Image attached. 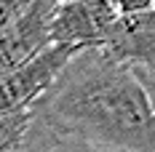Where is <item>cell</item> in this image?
Listing matches in <instances>:
<instances>
[{
	"label": "cell",
	"instance_id": "cell-7",
	"mask_svg": "<svg viewBox=\"0 0 155 152\" xmlns=\"http://www.w3.org/2000/svg\"><path fill=\"white\" fill-rule=\"evenodd\" d=\"M32 120H35V107L24 112L0 115V152H24Z\"/></svg>",
	"mask_w": 155,
	"mask_h": 152
},
{
	"label": "cell",
	"instance_id": "cell-3",
	"mask_svg": "<svg viewBox=\"0 0 155 152\" xmlns=\"http://www.w3.org/2000/svg\"><path fill=\"white\" fill-rule=\"evenodd\" d=\"M120 19L110 0H70L56 5L51 21V43L72 48H102Z\"/></svg>",
	"mask_w": 155,
	"mask_h": 152
},
{
	"label": "cell",
	"instance_id": "cell-5",
	"mask_svg": "<svg viewBox=\"0 0 155 152\" xmlns=\"http://www.w3.org/2000/svg\"><path fill=\"white\" fill-rule=\"evenodd\" d=\"M102 51L137 75L155 77V8L120 16L107 35Z\"/></svg>",
	"mask_w": 155,
	"mask_h": 152
},
{
	"label": "cell",
	"instance_id": "cell-9",
	"mask_svg": "<svg viewBox=\"0 0 155 152\" xmlns=\"http://www.w3.org/2000/svg\"><path fill=\"white\" fill-rule=\"evenodd\" d=\"M120 16H131V14H142V11H153L155 0H110Z\"/></svg>",
	"mask_w": 155,
	"mask_h": 152
},
{
	"label": "cell",
	"instance_id": "cell-4",
	"mask_svg": "<svg viewBox=\"0 0 155 152\" xmlns=\"http://www.w3.org/2000/svg\"><path fill=\"white\" fill-rule=\"evenodd\" d=\"M54 0H32V5L0 35V80L24 67L51 43V21L56 14Z\"/></svg>",
	"mask_w": 155,
	"mask_h": 152
},
{
	"label": "cell",
	"instance_id": "cell-10",
	"mask_svg": "<svg viewBox=\"0 0 155 152\" xmlns=\"http://www.w3.org/2000/svg\"><path fill=\"white\" fill-rule=\"evenodd\" d=\"M54 3H59V5H62V3H70V0H54Z\"/></svg>",
	"mask_w": 155,
	"mask_h": 152
},
{
	"label": "cell",
	"instance_id": "cell-8",
	"mask_svg": "<svg viewBox=\"0 0 155 152\" xmlns=\"http://www.w3.org/2000/svg\"><path fill=\"white\" fill-rule=\"evenodd\" d=\"M32 5V0H0V35Z\"/></svg>",
	"mask_w": 155,
	"mask_h": 152
},
{
	"label": "cell",
	"instance_id": "cell-6",
	"mask_svg": "<svg viewBox=\"0 0 155 152\" xmlns=\"http://www.w3.org/2000/svg\"><path fill=\"white\" fill-rule=\"evenodd\" d=\"M24 152H115V150L99 147L88 139H83L80 134L67 131L35 109V120H32V128L27 134Z\"/></svg>",
	"mask_w": 155,
	"mask_h": 152
},
{
	"label": "cell",
	"instance_id": "cell-2",
	"mask_svg": "<svg viewBox=\"0 0 155 152\" xmlns=\"http://www.w3.org/2000/svg\"><path fill=\"white\" fill-rule=\"evenodd\" d=\"M80 51L83 48L48 46L43 53H38L24 67H19L11 75H5L0 80V115L32 109L56 86V80L62 77L67 64L75 59Z\"/></svg>",
	"mask_w": 155,
	"mask_h": 152
},
{
	"label": "cell",
	"instance_id": "cell-1",
	"mask_svg": "<svg viewBox=\"0 0 155 152\" xmlns=\"http://www.w3.org/2000/svg\"><path fill=\"white\" fill-rule=\"evenodd\" d=\"M51 123L115 152H155V109L128 67L83 48L35 104Z\"/></svg>",
	"mask_w": 155,
	"mask_h": 152
}]
</instances>
